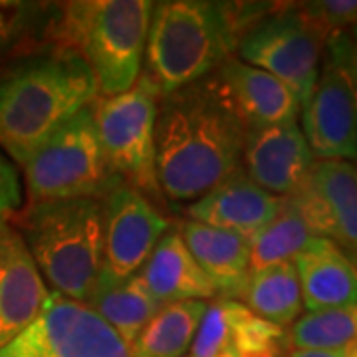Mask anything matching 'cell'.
Instances as JSON below:
<instances>
[{
  "label": "cell",
  "instance_id": "cell-33",
  "mask_svg": "<svg viewBox=\"0 0 357 357\" xmlns=\"http://www.w3.org/2000/svg\"><path fill=\"white\" fill-rule=\"evenodd\" d=\"M282 357H288V356H282Z\"/></svg>",
  "mask_w": 357,
  "mask_h": 357
},
{
  "label": "cell",
  "instance_id": "cell-8",
  "mask_svg": "<svg viewBox=\"0 0 357 357\" xmlns=\"http://www.w3.org/2000/svg\"><path fill=\"white\" fill-rule=\"evenodd\" d=\"M328 36L302 8L290 6L256 18L238 38V60L266 72L292 89L304 105L319 77Z\"/></svg>",
  "mask_w": 357,
  "mask_h": 357
},
{
  "label": "cell",
  "instance_id": "cell-23",
  "mask_svg": "<svg viewBox=\"0 0 357 357\" xmlns=\"http://www.w3.org/2000/svg\"><path fill=\"white\" fill-rule=\"evenodd\" d=\"M314 238L306 220L288 197H282V208L272 222L250 238V272L294 262Z\"/></svg>",
  "mask_w": 357,
  "mask_h": 357
},
{
  "label": "cell",
  "instance_id": "cell-5",
  "mask_svg": "<svg viewBox=\"0 0 357 357\" xmlns=\"http://www.w3.org/2000/svg\"><path fill=\"white\" fill-rule=\"evenodd\" d=\"M153 2L89 0L66 6L64 30L70 50L79 54L103 98L135 86L147 48Z\"/></svg>",
  "mask_w": 357,
  "mask_h": 357
},
{
  "label": "cell",
  "instance_id": "cell-12",
  "mask_svg": "<svg viewBox=\"0 0 357 357\" xmlns=\"http://www.w3.org/2000/svg\"><path fill=\"white\" fill-rule=\"evenodd\" d=\"M302 133L318 161L357 159V102L345 68L328 52L302 105Z\"/></svg>",
  "mask_w": 357,
  "mask_h": 357
},
{
  "label": "cell",
  "instance_id": "cell-18",
  "mask_svg": "<svg viewBox=\"0 0 357 357\" xmlns=\"http://www.w3.org/2000/svg\"><path fill=\"white\" fill-rule=\"evenodd\" d=\"M178 234L220 298L236 300L243 296L250 276L248 236L195 220H185Z\"/></svg>",
  "mask_w": 357,
  "mask_h": 357
},
{
  "label": "cell",
  "instance_id": "cell-34",
  "mask_svg": "<svg viewBox=\"0 0 357 357\" xmlns=\"http://www.w3.org/2000/svg\"><path fill=\"white\" fill-rule=\"evenodd\" d=\"M189 357H191V356H189Z\"/></svg>",
  "mask_w": 357,
  "mask_h": 357
},
{
  "label": "cell",
  "instance_id": "cell-15",
  "mask_svg": "<svg viewBox=\"0 0 357 357\" xmlns=\"http://www.w3.org/2000/svg\"><path fill=\"white\" fill-rule=\"evenodd\" d=\"M282 208V197L260 189L238 169L215 189L187 206L195 222L220 230L238 232L252 238L258 230L272 222Z\"/></svg>",
  "mask_w": 357,
  "mask_h": 357
},
{
  "label": "cell",
  "instance_id": "cell-1",
  "mask_svg": "<svg viewBox=\"0 0 357 357\" xmlns=\"http://www.w3.org/2000/svg\"><path fill=\"white\" fill-rule=\"evenodd\" d=\"M248 131L215 74L161 96L155 121L161 195L195 201L243 169Z\"/></svg>",
  "mask_w": 357,
  "mask_h": 357
},
{
  "label": "cell",
  "instance_id": "cell-6",
  "mask_svg": "<svg viewBox=\"0 0 357 357\" xmlns=\"http://www.w3.org/2000/svg\"><path fill=\"white\" fill-rule=\"evenodd\" d=\"M32 203L62 199H102L121 178L109 167L91 105L70 117L40 145L24 165Z\"/></svg>",
  "mask_w": 357,
  "mask_h": 357
},
{
  "label": "cell",
  "instance_id": "cell-2",
  "mask_svg": "<svg viewBox=\"0 0 357 357\" xmlns=\"http://www.w3.org/2000/svg\"><path fill=\"white\" fill-rule=\"evenodd\" d=\"M88 64L74 50L32 58L0 77V147L18 165L70 117L98 98Z\"/></svg>",
  "mask_w": 357,
  "mask_h": 357
},
{
  "label": "cell",
  "instance_id": "cell-26",
  "mask_svg": "<svg viewBox=\"0 0 357 357\" xmlns=\"http://www.w3.org/2000/svg\"><path fill=\"white\" fill-rule=\"evenodd\" d=\"M238 304L241 302L236 300L218 298L206 306L191 344V357H222L232 351L234 316Z\"/></svg>",
  "mask_w": 357,
  "mask_h": 357
},
{
  "label": "cell",
  "instance_id": "cell-24",
  "mask_svg": "<svg viewBox=\"0 0 357 357\" xmlns=\"http://www.w3.org/2000/svg\"><path fill=\"white\" fill-rule=\"evenodd\" d=\"M292 349H345L357 342V306L307 312L286 332Z\"/></svg>",
  "mask_w": 357,
  "mask_h": 357
},
{
  "label": "cell",
  "instance_id": "cell-4",
  "mask_svg": "<svg viewBox=\"0 0 357 357\" xmlns=\"http://www.w3.org/2000/svg\"><path fill=\"white\" fill-rule=\"evenodd\" d=\"M18 232L54 292L88 304L103 272L102 199L30 203Z\"/></svg>",
  "mask_w": 357,
  "mask_h": 357
},
{
  "label": "cell",
  "instance_id": "cell-29",
  "mask_svg": "<svg viewBox=\"0 0 357 357\" xmlns=\"http://www.w3.org/2000/svg\"><path fill=\"white\" fill-rule=\"evenodd\" d=\"M326 50L345 68L349 82L354 86V91H356L357 102V48L351 36L347 32H333L326 40Z\"/></svg>",
  "mask_w": 357,
  "mask_h": 357
},
{
  "label": "cell",
  "instance_id": "cell-3",
  "mask_svg": "<svg viewBox=\"0 0 357 357\" xmlns=\"http://www.w3.org/2000/svg\"><path fill=\"white\" fill-rule=\"evenodd\" d=\"M241 22V10L225 2H153L145 76L167 96L215 74L238 46Z\"/></svg>",
  "mask_w": 357,
  "mask_h": 357
},
{
  "label": "cell",
  "instance_id": "cell-27",
  "mask_svg": "<svg viewBox=\"0 0 357 357\" xmlns=\"http://www.w3.org/2000/svg\"><path fill=\"white\" fill-rule=\"evenodd\" d=\"M300 8L326 36L344 32L345 26H357V0H318L304 2Z\"/></svg>",
  "mask_w": 357,
  "mask_h": 357
},
{
  "label": "cell",
  "instance_id": "cell-7",
  "mask_svg": "<svg viewBox=\"0 0 357 357\" xmlns=\"http://www.w3.org/2000/svg\"><path fill=\"white\" fill-rule=\"evenodd\" d=\"M161 100L155 84L141 74L133 88L91 105L100 143L109 167L139 192L161 195L155 171V121Z\"/></svg>",
  "mask_w": 357,
  "mask_h": 357
},
{
  "label": "cell",
  "instance_id": "cell-25",
  "mask_svg": "<svg viewBox=\"0 0 357 357\" xmlns=\"http://www.w3.org/2000/svg\"><path fill=\"white\" fill-rule=\"evenodd\" d=\"M284 328L258 318L244 304H238L234 316L232 354L236 357H282L288 354Z\"/></svg>",
  "mask_w": 357,
  "mask_h": 357
},
{
  "label": "cell",
  "instance_id": "cell-28",
  "mask_svg": "<svg viewBox=\"0 0 357 357\" xmlns=\"http://www.w3.org/2000/svg\"><path fill=\"white\" fill-rule=\"evenodd\" d=\"M20 203H22V191H20L18 175L10 165V161L0 153V220L10 217Z\"/></svg>",
  "mask_w": 357,
  "mask_h": 357
},
{
  "label": "cell",
  "instance_id": "cell-11",
  "mask_svg": "<svg viewBox=\"0 0 357 357\" xmlns=\"http://www.w3.org/2000/svg\"><path fill=\"white\" fill-rule=\"evenodd\" d=\"M314 236L335 243L357 262V167L349 161H318L288 197Z\"/></svg>",
  "mask_w": 357,
  "mask_h": 357
},
{
  "label": "cell",
  "instance_id": "cell-19",
  "mask_svg": "<svg viewBox=\"0 0 357 357\" xmlns=\"http://www.w3.org/2000/svg\"><path fill=\"white\" fill-rule=\"evenodd\" d=\"M139 276L161 307L191 300L206 302L217 296L215 286L197 264L178 232L163 234L139 270Z\"/></svg>",
  "mask_w": 357,
  "mask_h": 357
},
{
  "label": "cell",
  "instance_id": "cell-10",
  "mask_svg": "<svg viewBox=\"0 0 357 357\" xmlns=\"http://www.w3.org/2000/svg\"><path fill=\"white\" fill-rule=\"evenodd\" d=\"M103 272L114 278L139 274L169 229L167 218L135 187L119 181L102 197Z\"/></svg>",
  "mask_w": 357,
  "mask_h": 357
},
{
  "label": "cell",
  "instance_id": "cell-30",
  "mask_svg": "<svg viewBox=\"0 0 357 357\" xmlns=\"http://www.w3.org/2000/svg\"><path fill=\"white\" fill-rule=\"evenodd\" d=\"M288 357H345L344 349H288Z\"/></svg>",
  "mask_w": 357,
  "mask_h": 357
},
{
  "label": "cell",
  "instance_id": "cell-9",
  "mask_svg": "<svg viewBox=\"0 0 357 357\" xmlns=\"http://www.w3.org/2000/svg\"><path fill=\"white\" fill-rule=\"evenodd\" d=\"M0 357H131L126 342L88 304L50 292L40 314Z\"/></svg>",
  "mask_w": 357,
  "mask_h": 357
},
{
  "label": "cell",
  "instance_id": "cell-22",
  "mask_svg": "<svg viewBox=\"0 0 357 357\" xmlns=\"http://www.w3.org/2000/svg\"><path fill=\"white\" fill-rule=\"evenodd\" d=\"M206 306L208 302L191 300L161 307L129 347L131 357L185 356L191 349Z\"/></svg>",
  "mask_w": 357,
  "mask_h": 357
},
{
  "label": "cell",
  "instance_id": "cell-21",
  "mask_svg": "<svg viewBox=\"0 0 357 357\" xmlns=\"http://www.w3.org/2000/svg\"><path fill=\"white\" fill-rule=\"evenodd\" d=\"M241 298L252 314L278 328L292 326L304 310L294 262H282L250 272Z\"/></svg>",
  "mask_w": 357,
  "mask_h": 357
},
{
  "label": "cell",
  "instance_id": "cell-20",
  "mask_svg": "<svg viewBox=\"0 0 357 357\" xmlns=\"http://www.w3.org/2000/svg\"><path fill=\"white\" fill-rule=\"evenodd\" d=\"M88 306L114 328L128 347L133 345L141 330L161 310V304L149 292L139 274L114 278L105 272H102Z\"/></svg>",
  "mask_w": 357,
  "mask_h": 357
},
{
  "label": "cell",
  "instance_id": "cell-14",
  "mask_svg": "<svg viewBox=\"0 0 357 357\" xmlns=\"http://www.w3.org/2000/svg\"><path fill=\"white\" fill-rule=\"evenodd\" d=\"M48 298L50 290L20 232L0 220V349L32 324Z\"/></svg>",
  "mask_w": 357,
  "mask_h": 357
},
{
  "label": "cell",
  "instance_id": "cell-13",
  "mask_svg": "<svg viewBox=\"0 0 357 357\" xmlns=\"http://www.w3.org/2000/svg\"><path fill=\"white\" fill-rule=\"evenodd\" d=\"M316 157L296 121L250 128L244 147V173L260 189L290 197L304 181Z\"/></svg>",
  "mask_w": 357,
  "mask_h": 357
},
{
  "label": "cell",
  "instance_id": "cell-17",
  "mask_svg": "<svg viewBox=\"0 0 357 357\" xmlns=\"http://www.w3.org/2000/svg\"><path fill=\"white\" fill-rule=\"evenodd\" d=\"M294 266L310 312L357 306V262L335 243L314 236L294 258Z\"/></svg>",
  "mask_w": 357,
  "mask_h": 357
},
{
  "label": "cell",
  "instance_id": "cell-31",
  "mask_svg": "<svg viewBox=\"0 0 357 357\" xmlns=\"http://www.w3.org/2000/svg\"><path fill=\"white\" fill-rule=\"evenodd\" d=\"M349 36H351V40H354V44H356V48H357V26L351 28V34H349Z\"/></svg>",
  "mask_w": 357,
  "mask_h": 357
},
{
  "label": "cell",
  "instance_id": "cell-32",
  "mask_svg": "<svg viewBox=\"0 0 357 357\" xmlns=\"http://www.w3.org/2000/svg\"><path fill=\"white\" fill-rule=\"evenodd\" d=\"M222 357H236V356H234L232 351H229V354H225V356H222Z\"/></svg>",
  "mask_w": 357,
  "mask_h": 357
},
{
  "label": "cell",
  "instance_id": "cell-16",
  "mask_svg": "<svg viewBox=\"0 0 357 357\" xmlns=\"http://www.w3.org/2000/svg\"><path fill=\"white\" fill-rule=\"evenodd\" d=\"M215 76L234 109L250 128L296 121L300 114L302 105L292 89L255 66L244 64L238 58L222 62Z\"/></svg>",
  "mask_w": 357,
  "mask_h": 357
}]
</instances>
